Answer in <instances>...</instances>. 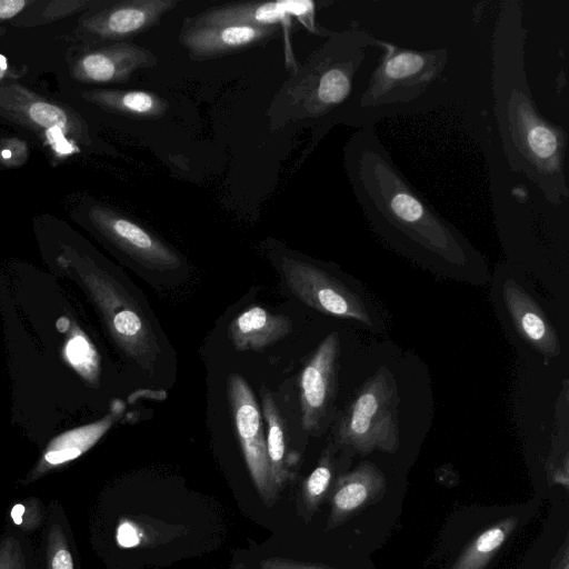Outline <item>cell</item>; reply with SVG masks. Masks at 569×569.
Instances as JSON below:
<instances>
[{
  "label": "cell",
  "mask_w": 569,
  "mask_h": 569,
  "mask_svg": "<svg viewBox=\"0 0 569 569\" xmlns=\"http://www.w3.org/2000/svg\"><path fill=\"white\" fill-rule=\"evenodd\" d=\"M518 1L501 3L491 47V89L497 127L507 162L551 204L569 196L566 176L568 133L538 109L525 67L526 29Z\"/></svg>",
  "instance_id": "6da1fadb"
},
{
  "label": "cell",
  "mask_w": 569,
  "mask_h": 569,
  "mask_svg": "<svg viewBox=\"0 0 569 569\" xmlns=\"http://www.w3.org/2000/svg\"><path fill=\"white\" fill-rule=\"evenodd\" d=\"M345 169L366 219L391 244L457 267L470 262L469 243L410 183L373 127L351 136Z\"/></svg>",
  "instance_id": "7a4b0ae2"
},
{
  "label": "cell",
  "mask_w": 569,
  "mask_h": 569,
  "mask_svg": "<svg viewBox=\"0 0 569 569\" xmlns=\"http://www.w3.org/2000/svg\"><path fill=\"white\" fill-rule=\"evenodd\" d=\"M378 39L357 23L333 32L276 94L270 110L281 107L278 127L287 121L351 124L360 89L356 78Z\"/></svg>",
  "instance_id": "3957f363"
},
{
  "label": "cell",
  "mask_w": 569,
  "mask_h": 569,
  "mask_svg": "<svg viewBox=\"0 0 569 569\" xmlns=\"http://www.w3.org/2000/svg\"><path fill=\"white\" fill-rule=\"evenodd\" d=\"M382 53L357 99L351 126L373 127L417 101L448 63L446 48L415 50L378 40Z\"/></svg>",
  "instance_id": "277c9868"
},
{
  "label": "cell",
  "mask_w": 569,
  "mask_h": 569,
  "mask_svg": "<svg viewBox=\"0 0 569 569\" xmlns=\"http://www.w3.org/2000/svg\"><path fill=\"white\" fill-rule=\"evenodd\" d=\"M59 261L73 270L118 347L142 370L152 375L161 348L150 321L126 288L87 258H60Z\"/></svg>",
  "instance_id": "5b68a950"
},
{
  "label": "cell",
  "mask_w": 569,
  "mask_h": 569,
  "mask_svg": "<svg viewBox=\"0 0 569 569\" xmlns=\"http://www.w3.org/2000/svg\"><path fill=\"white\" fill-rule=\"evenodd\" d=\"M399 396L393 375L381 367L347 407L337 427V441L361 456L395 453L400 447Z\"/></svg>",
  "instance_id": "8992f818"
},
{
  "label": "cell",
  "mask_w": 569,
  "mask_h": 569,
  "mask_svg": "<svg viewBox=\"0 0 569 569\" xmlns=\"http://www.w3.org/2000/svg\"><path fill=\"white\" fill-rule=\"evenodd\" d=\"M281 270L291 292L309 307L329 316L373 325L372 316L361 297L323 269L284 256Z\"/></svg>",
  "instance_id": "52a82bcc"
},
{
  "label": "cell",
  "mask_w": 569,
  "mask_h": 569,
  "mask_svg": "<svg viewBox=\"0 0 569 569\" xmlns=\"http://www.w3.org/2000/svg\"><path fill=\"white\" fill-rule=\"evenodd\" d=\"M228 398L237 437L252 483L267 505L276 501L267 452L266 431L254 393L239 373L228 378Z\"/></svg>",
  "instance_id": "ba28073f"
},
{
  "label": "cell",
  "mask_w": 569,
  "mask_h": 569,
  "mask_svg": "<svg viewBox=\"0 0 569 569\" xmlns=\"http://www.w3.org/2000/svg\"><path fill=\"white\" fill-rule=\"evenodd\" d=\"M316 3L310 0H278L270 2H237L211 7L188 17L191 26H290L297 19L310 32L330 37L333 32L316 23Z\"/></svg>",
  "instance_id": "9c48e42d"
},
{
  "label": "cell",
  "mask_w": 569,
  "mask_h": 569,
  "mask_svg": "<svg viewBox=\"0 0 569 569\" xmlns=\"http://www.w3.org/2000/svg\"><path fill=\"white\" fill-rule=\"evenodd\" d=\"M339 353V336L331 332L317 347L301 371V425L307 432L315 433L320 430L333 402Z\"/></svg>",
  "instance_id": "30bf717a"
},
{
  "label": "cell",
  "mask_w": 569,
  "mask_h": 569,
  "mask_svg": "<svg viewBox=\"0 0 569 569\" xmlns=\"http://www.w3.org/2000/svg\"><path fill=\"white\" fill-rule=\"evenodd\" d=\"M279 29L280 26H191L183 22L179 42L190 59L204 61L263 43Z\"/></svg>",
  "instance_id": "8fae6325"
},
{
  "label": "cell",
  "mask_w": 569,
  "mask_h": 569,
  "mask_svg": "<svg viewBox=\"0 0 569 569\" xmlns=\"http://www.w3.org/2000/svg\"><path fill=\"white\" fill-rule=\"evenodd\" d=\"M97 223L111 242L143 267L159 271L181 267L178 253L137 222L101 211L97 216Z\"/></svg>",
  "instance_id": "7c38bea8"
},
{
  "label": "cell",
  "mask_w": 569,
  "mask_h": 569,
  "mask_svg": "<svg viewBox=\"0 0 569 569\" xmlns=\"http://www.w3.org/2000/svg\"><path fill=\"white\" fill-rule=\"evenodd\" d=\"M386 490L385 473L370 461H363L353 470L341 473L331 488L327 530L343 525L381 500Z\"/></svg>",
  "instance_id": "4fadbf2b"
},
{
  "label": "cell",
  "mask_w": 569,
  "mask_h": 569,
  "mask_svg": "<svg viewBox=\"0 0 569 569\" xmlns=\"http://www.w3.org/2000/svg\"><path fill=\"white\" fill-rule=\"evenodd\" d=\"M123 410L124 405L121 401H116L103 418L67 430L52 438L40 459L21 482L24 485L33 482L48 472L81 457L121 418Z\"/></svg>",
  "instance_id": "5bb4252c"
},
{
  "label": "cell",
  "mask_w": 569,
  "mask_h": 569,
  "mask_svg": "<svg viewBox=\"0 0 569 569\" xmlns=\"http://www.w3.org/2000/svg\"><path fill=\"white\" fill-rule=\"evenodd\" d=\"M502 297L518 335L546 360L556 358L560 340L537 301L512 279L505 281Z\"/></svg>",
  "instance_id": "9a60e30c"
},
{
  "label": "cell",
  "mask_w": 569,
  "mask_h": 569,
  "mask_svg": "<svg viewBox=\"0 0 569 569\" xmlns=\"http://www.w3.org/2000/svg\"><path fill=\"white\" fill-rule=\"evenodd\" d=\"M179 4V0H130L104 11L94 21V31L109 39H124L143 33Z\"/></svg>",
  "instance_id": "2e32d148"
},
{
  "label": "cell",
  "mask_w": 569,
  "mask_h": 569,
  "mask_svg": "<svg viewBox=\"0 0 569 569\" xmlns=\"http://www.w3.org/2000/svg\"><path fill=\"white\" fill-rule=\"evenodd\" d=\"M158 64L157 56L148 48L133 43H118L82 58L80 69L83 78L94 82L127 81L140 69Z\"/></svg>",
  "instance_id": "e0dca14e"
},
{
  "label": "cell",
  "mask_w": 569,
  "mask_h": 569,
  "mask_svg": "<svg viewBox=\"0 0 569 569\" xmlns=\"http://www.w3.org/2000/svg\"><path fill=\"white\" fill-rule=\"evenodd\" d=\"M292 329L289 317L252 306L231 320L228 337L239 351L260 352L290 335Z\"/></svg>",
  "instance_id": "ac0fdd59"
},
{
  "label": "cell",
  "mask_w": 569,
  "mask_h": 569,
  "mask_svg": "<svg viewBox=\"0 0 569 569\" xmlns=\"http://www.w3.org/2000/svg\"><path fill=\"white\" fill-rule=\"evenodd\" d=\"M41 547L43 569H80L70 525L62 507L56 500L47 507Z\"/></svg>",
  "instance_id": "d6986e66"
},
{
  "label": "cell",
  "mask_w": 569,
  "mask_h": 569,
  "mask_svg": "<svg viewBox=\"0 0 569 569\" xmlns=\"http://www.w3.org/2000/svg\"><path fill=\"white\" fill-rule=\"evenodd\" d=\"M516 516L506 517L479 533L460 553L450 569H486L518 525Z\"/></svg>",
  "instance_id": "ffe728a7"
},
{
  "label": "cell",
  "mask_w": 569,
  "mask_h": 569,
  "mask_svg": "<svg viewBox=\"0 0 569 569\" xmlns=\"http://www.w3.org/2000/svg\"><path fill=\"white\" fill-rule=\"evenodd\" d=\"M262 415L267 426L266 442L270 463L271 480L276 492L289 478L286 459V441L283 423L273 397L269 392L262 395Z\"/></svg>",
  "instance_id": "44dd1931"
},
{
  "label": "cell",
  "mask_w": 569,
  "mask_h": 569,
  "mask_svg": "<svg viewBox=\"0 0 569 569\" xmlns=\"http://www.w3.org/2000/svg\"><path fill=\"white\" fill-rule=\"evenodd\" d=\"M97 98L104 107L142 120L160 119L169 108L166 99L144 90L101 92Z\"/></svg>",
  "instance_id": "7402d4cb"
},
{
  "label": "cell",
  "mask_w": 569,
  "mask_h": 569,
  "mask_svg": "<svg viewBox=\"0 0 569 569\" xmlns=\"http://www.w3.org/2000/svg\"><path fill=\"white\" fill-rule=\"evenodd\" d=\"M333 455L331 449L327 448L322 452L317 467L302 483L300 513L306 521L312 518L331 490L333 486Z\"/></svg>",
  "instance_id": "603a6c76"
},
{
  "label": "cell",
  "mask_w": 569,
  "mask_h": 569,
  "mask_svg": "<svg viewBox=\"0 0 569 569\" xmlns=\"http://www.w3.org/2000/svg\"><path fill=\"white\" fill-rule=\"evenodd\" d=\"M63 357L72 369L90 385L100 377V357L88 336L74 323L63 347Z\"/></svg>",
  "instance_id": "cb8c5ba5"
},
{
  "label": "cell",
  "mask_w": 569,
  "mask_h": 569,
  "mask_svg": "<svg viewBox=\"0 0 569 569\" xmlns=\"http://www.w3.org/2000/svg\"><path fill=\"white\" fill-rule=\"evenodd\" d=\"M0 569H43L30 538L11 523L0 536Z\"/></svg>",
  "instance_id": "d4e9b609"
},
{
  "label": "cell",
  "mask_w": 569,
  "mask_h": 569,
  "mask_svg": "<svg viewBox=\"0 0 569 569\" xmlns=\"http://www.w3.org/2000/svg\"><path fill=\"white\" fill-rule=\"evenodd\" d=\"M10 519L12 526L27 535L44 526L47 508L38 498H28L12 506Z\"/></svg>",
  "instance_id": "484cf974"
},
{
  "label": "cell",
  "mask_w": 569,
  "mask_h": 569,
  "mask_svg": "<svg viewBox=\"0 0 569 569\" xmlns=\"http://www.w3.org/2000/svg\"><path fill=\"white\" fill-rule=\"evenodd\" d=\"M29 116L36 123L48 129H62L67 123L66 113L57 106L47 102H36L31 104Z\"/></svg>",
  "instance_id": "4316f807"
},
{
  "label": "cell",
  "mask_w": 569,
  "mask_h": 569,
  "mask_svg": "<svg viewBox=\"0 0 569 569\" xmlns=\"http://www.w3.org/2000/svg\"><path fill=\"white\" fill-rule=\"evenodd\" d=\"M261 569H332L326 566L302 562L289 558L272 557L261 562Z\"/></svg>",
  "instance_id": "83f0119b"
},
{
  "label": "cell",
  "mask_w": 569,
  "mask_h": 569,
  "mask_svg": "<svg viewBox=\"0 0 569 569\" xmlns=\"http://www.w3.org/2000/svg\"><path fill=\"white\" fill-rule=\"evenodd\" d=\"M27 4L24 0H0V19H10Z\"/></svg>",
  "instance_id": "f1b7e54d"
},
{
  "label": "cell",
  "mask_w": 569,
  "mask_h": 569,
  "mask_svg": "<svg viewBox=\"0 0 569 569\" xmlns=\"http://www.w3.org/2000/svg\"><path fill=\"white\" fill-rule=\"evenodd\" d=\"M549 569H569L568 537L565 539L562 546L559 548L556 556L552 558Z\"/></svg>",
  "instance_id": "f546056e"
},
{
  "label": "cell",
  "mask_w": 569,
  "mask_h": 569,
  "mask_svg": "<svg viewBox=\"0 0 569 569\" xmlns=\"http://www.w3.org/2000/svg\"><path fill=\"white\" fill-rule=\"evenodd\" d=\"M7 68H8L7 59L4 56L0 54V78H2Z\"/></svg>",
  "instance_id": "4dcf8cb0"
},
{
  "label": "cell",
  "mask_w": 569,
  "mask_h": 569,
  "mask_svg": "<svg viewBox=\"0 0 569 569\" xmlns=\"http://www.w3.org/2000/svg\"><path fill=\"white\" fill-rule=\"evenodd\" d=\"M10 156H11V152H10L9 150H3V151H2V157H3V158H6V159H7V158H10Z\"/></svg>",
  "instance_id": "1f68e13d"
}]
</instances>
